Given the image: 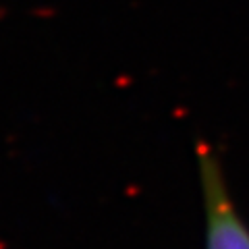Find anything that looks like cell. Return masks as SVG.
I'll return each instance as SVG.
<instances>
[{
    "mask_svg": "<svg viewBox=\"0 0 249 249\" xmlns=\"http://www.w3.org/2000/svg\"><path fill=\"white\" fill-rule=\"evenodd\" d=\"M199 181L204 199V249H249V227L231 199L218 158L199 152Z\"/></svg>",
    "mask_w": 249,
    "mask_h": 249,
    "instance_id": "obj_1",
    "label": "cell"
}]
</instances>
